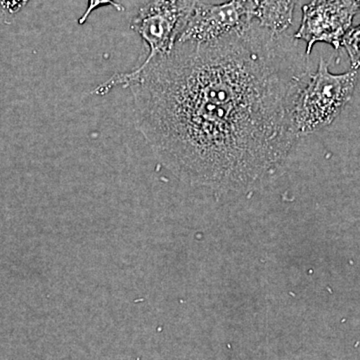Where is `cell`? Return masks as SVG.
<instances>
[{"label":"cell","mask_w":360,"mask_h":360,"mask_svg":"<svg viewBox=\"0 0 360 360\" xmlns=\"http://www.w3.org/2000/svg\"><path fill=\"white\" fill-rule=\"evenodd\" d=\"M310 75L296 39L253 22L210 44H176L91 94L129 86L136 129L161 165L193 186L246 191L290 158L300 139L293 108Z\"/></svg>","instance_id":"6da1fadb"},{"label":"cell","mask_w":360,"mask_h":360,"mask_svg":"<svg viewBox=\"0 0 360 360\" xmlns=\"http://www.w3.org/2000/svg\"><path fill=\"white\" fill-rule=\"evenodd\" d=\"M357 80L356 70L333 75L328 63L321 59L296 98L293 123L298 136L314 134L335 122L352 101Z\"/></svg>","instance_id":"7a4b0ae2"},{"label":"cell","mask_w":360,"mask_h":360,"mask_svg":"<svg viewBox=\"0 0 360 360\" xmlns=\"http://www.w3.org/2000/svg\"><path fill=\"white\" fill-rule=\"evenodd\" d=\"M195 0H150L131 21V30L148 44L143 63L167 56L174 49Z\"/></svg>","instance_id":"3957f363"},{"label":"cell","mask_w":360,"mask_h":360,"mask_svg":"<svg viewBox=\"0 0 360 360\" xmlns=\"http://www.w3.org/2000/svg\"><path fill=\"white\" fill-rule=\"evenodd\" d=\"M359 13L360 0H311L302 7V25L295 39L307 42L305 53L309 58L319 42L340 49Z\"/></svg>","instance_id":"277c9868"},{"label":"cell","mask_w":360,"mask_h":360,"mask_svg":"<svg viewBox=\"0 0 360 360\" xmlns=\"http://www.w3.org/2000/svg\"><path fill=\"white\" fill-rule=\"evenodd\" d=\"M234 0L207 4L195 0L176 44H210L252 25Z\"/></svg>","instance_id":"5b68a950"},{"label":"cell","mask_w":360,"mask_h":360,"mask_svg":"<svg viewBox=\"0 0 360 360\" xmlns=\"http://www.w3.org/2000/svg\"><path fill=\"white\" fill-rule=\"evenodd\" d=\"M255 22L274 34H283L292 25L298 0H248Z\"/></svg>","instance_id":"8992f818"},{"label":"cell","mask_w":360,"mask_h":360,"mask_svg":"<svg viewBox=\"0 0 360 360\" xmlns=\"http://www.w3.org/2000/svg\"><path fill=\"white\" fill-rule=\"evenodd\" d=\"M341 46L345 47L349 56L352 70L360 68V25L350 28L349 32L343 37Z\"/></svg>","instance_id":"52a82bcc"},{"label":"cell","mask_w":360,"mask_h":360,"mask_svg":"<svg viewBox=\"0 0 360 360\" xmlns=\"http://www.w3.org/2000/svg\"><path fill=\"white\" fill-rule=\"evenodd\" d=\"M103 6H112L117 11H124V7L122 4L115 2V0H89L86 9H85L82 18L78 20V25H84L87 20H89L90 14L96 11V9H98L99 7Z\"/></svg>","instance_id":"ba28073f"},{"label":"cell","mask_w":360,"mask_h":360,"mask_svg":"<svg viewBox=\"0 0 360 360\" xmlns=\"http://www.w3.org/2000/svg\"><path fill=\"white\" fill-rule=\"evenodd\" d=\"M30 0H0L2 8L6 13L14 14L18 13L28 4Z\"/></svg>","instance_id":"9c48e42d"},{"label":"cell","mask_w":360,"mask_h":360,"mask_svg":"<svg viewBox=\"0 0 360 360\" xmlns=\"http://www.w3.org/2000/svg\"><path fill=\"white\" fill-rule=\"evenodd\" d=\"M172 1H175V0H172Z\"/></svg>","instance_id":"30bf717a"}]
</instances>
